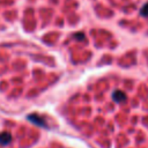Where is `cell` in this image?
Returning <instances> with one entry per match:
<instances>
[{"mask_svg":"<svg viewBox=\"0 0 148 148\" xmlns=\"http://www.w3.org/2000/svg\"><path fill=\"white\" fill-rule=\"evenodd\" d=\"M28 119H29L31 123H34V124H36V125H38V126L46 127L45 121H44V119H43L40 116H37V114H29V116H28Z\"/></svg>","mask_w":148,"mask_h":148,"instance_id":"6da1fadb","label":"cell"},{"mask_svg":"<svg viewBox=\"0 0 148 148\" xmlns=\"http://www.w3.org/2000/svg\"><path fill=\"white\" fill-rule=\"evenodd\" d=\"M10 140H12V136H10L9 133L3 132V133L0 134V143L1 145H7V143L10 142Z\"/></svg>","mask_w":148,"mask_h":148,"instance_id":"7a4b0ae2","label":"cell"},{"mask_svg":"<svg viewBox=\"0 0 148 148\" xmlns=\"http://www.w3.org/2000/svg\"><path fill=\"white\" fill-rule=\"evenodd\" d=\"M113 98H114L117 102H123V101L125 99V95H124L123 92H120V91H116V92L113 94Z\"/></svg>","mask_w":148,"mask_h":148,"instance_id":"3957f363","label":"cell"},{"mask_svg":"<svg viewBox=\"0 0 148 148\" xmlns=\"http://www.w3.org/2000/svg\"><path fill=\"white\" fill-rule=\"evenodd\" d=\"M141 14H143L145 16H148V3L145 5V7L141 9Z\"/></svg>","mask_w":148,"mask_h":148,"instance_id":"277c9868","label":"cell"}]
</instances>
